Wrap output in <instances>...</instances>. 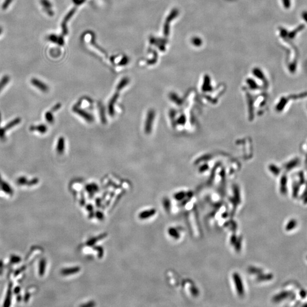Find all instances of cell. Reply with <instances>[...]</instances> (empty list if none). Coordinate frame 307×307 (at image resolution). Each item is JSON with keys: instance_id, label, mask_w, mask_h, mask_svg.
<instances>
[{"instance_id": "e0dca14e", "label": "cell", "mask_w": 307, "mask_h": 307, "mask_svg": "<svg viewBox=\"0 0 307 307\" xmlns=\"http://www.w3.org/2000/svg\"><path fill=\"white\" fill-rule=\"evenodd\" d=\"M46 116H45V117L46 118V119H47V121H48V123H51L53 122V120H54V118H53L52 115L51 113H46Z\"/></svg>"}, {"instance_id": "277c9868", "label": "cell", "mask_w": 307, "mask_h": 307, "mask_svg": "<svg viewBox=\"0 0 307 307\" xmlns=\"http://www.w3.org/2000/svg\"><path fill=\"white\" fill-rule=\"evenodd\" d=\"M41 3L46 12L49 16H52L54 15V12L51 10L52 5L48 0H41Z\"/></svg>"}, {"instance_id": "6da1fadb", "label": "cell", "mask_w": 307, "mask_h": 307, "mask_svg": "<svg viewBox=\"0 0 307 307\" xmlns=\"http://www.w3.org/2000/svg\"><path fill=\"white\" fill-rule=\"evenodd\" d=\"M179 12L176 9H174L171 11L169 15L168 16V17L166 19V21L164 23V34L165 36H168L169 35V23L171 21L174 20L175 18L177 17V15H178Z\"/></svg>"}, {"instance_id": "ba28073f", "label": "cell", "mask_w": 307, "mask_h": 307, "mask_svg": "<svg viewBox=\"0 0 307 307\" xmlns=\"http://www.w3.org/2000/svg\"><path fill=\"white\" fill-rule=\"evenodd\" d=\"M65 148V142L63 138H60L57 144V151L59 154H62Z\"/></svg>"}, {"instance_id": "8992f818", "label": "cell", "mask_w": 307, "mask_h": 307, "mask_svg": "<svg viewBox=\"0 0 307 307\" xmlns=\"http://www.w3.org/2000/svg\"><path fill=\"white\" fill-rule=\"evenodd\" d=\"M75 10H76V9H74L72 10H71L69 13L66 16V17L64 18V20L62 23V28H63V33L64 34V35H66L68 33V30H67V27H66V23L68 20H69L71 17L72 16V15L75 13Z\"/></svg>"}, {"instance_id": "3957f363", "label": "cell", "mask_w": 307, "mask_h": 307, "mask_svg": "<svg viewBox=\"0 0 307 307\" xmlns=\"http://www.w3.org/2000/svg\"><path fill=\"white\" fill-rule=\"evenodd\" d=\"M154 118V113L152 111H150L147 114L146 121L145 123V132L146 131L147 133H149L151 131L152 120Z\"/></svg>"}, {"instance_id": "9a60e30c", "label": "cell", "mask_w": 307, "mask_h": 307, "mask_svg": "<svg viewBox=\"0 0 307 307\" xmlns=\"http://www.w3.org/2000/svg\"><path fill=\"white\" fill-rule=\"evenodd\" d=\"M13 1V0H5L2 5V8L3 10H6L8 6L12 3V2Z\"/></svg>"}, {"instance_id": "30bf717a", "label": "cell", "mask_w": 307, "mask_h": 307, "mask_svg": "<svg viewBox=\"0 0 307 307\" xmlns=\"http://www.w3.org/2000/svg\"><path fill=\"white\" fill-rule=\"evenodd\" d=\"M192 44H193L194 46H197V47H199V46H201L203 42H202V40L201 39V38L196 37H193V38H192Z\"/></svg>"}, {"instance_id": "7c38bea8", "label": "cell", "mask_w": 307, "mask_h": 307, "mask_svg": "<svg viewBox=\"0 0 307 307\" xmlns=\"http://www.w3.org/2000/svg\"><path fill=\"white\" fill-rule=\"evenodd\" d=\"M296 226V221L295 220H291L287 225L286 229L287 230H291L293 229Z\"/></svg>"}, {"instance_id": "ac0fdd59", "label": "cell", "mask_w": 307, "mask_h": 307, "mask_svg": "<svg viewBox=\"0 0 307 307\" xmlns=\"http://www.w3.org/2000/svg\"><path fill=\"white\" fill-rule=\"evenodd\" d=\"M120 61H121V62H120V64H121V65H125V64H126L128 63V61H129V59H128V58H127L126 56H125L124 58H123V59H122V60Z\"/></svg>"}, {"instance_id": "52a82bcc", "label": "cell", "mask_w": 307, "mask_h": 307, "mask_svg": "<svg viewBox=\"0 0 307 307\" xmlns=\"http://www.w3.org/2000/svg\"><path fill=\"white\" fill-rule=\"evenodd\" d=\"M155 213V210L154 209L148 210L146 211H144L142 213H141L140 214V217L142 219H148L150 217H151Z\"/></svg>"}, {"instance_id": "7a4b0ae2", "label": "cell", "mask_w": 307, "mask_h": 307, "mask_svg": "<svg viewBox=\"0 0 307 307\" xmlns=\"http://www.w3.org/2000/svg\"><path fill=\"white\" fill-rule=\"evenodd\" d=\"M233 279H234V282L235 284L236 287L237 288V292L240 295H243L244 293V288L243 286L242 279H241L240 275L235 273L233 275Z\"/></svg>"}, {"instance_id": "5bb4252c", "label": "cell", "mask_w": 307, "mask_h": 307, "mask_svg": "<svg viewBox=\"0 0 307 307\" xmlns=\"http://www.w3.org/2000/svg\"><path fill=\"white\" fill-rule=\"evenodd\" d=\"M128 82H129V79L127 78H123V79H122V80L120 82V84H118V85L117 86V89L119 88V89H121V88H122L123 87H124L125 85H127Z\"/></svg>"}, {"instance_id": "4fadbf2b", "label": "cell", "mask_w": 307, "mask_h": 307, "mask_svg": "<svg viewBox=\"0 0 307 307\" xmlns=\"http://www.w3.org/2000/svg\"><path fill=\"white\" fill-rule=\"evenodd\" d=\"M289 295V293L288 292H285L283 293H282V294H279L278 295H277L275 297V300H276V301H279V300H283L284 299H285V297H287Z\"/></svg>"}, {"instance_id": "d6986e66", "label": "cell", "mask_w": 307, "mask_h": 307, "mask_svg": "<svg viewBox=\"0 0 307 307\" xmlns=\"http://www.w3.org/2000/svg\"><path fill=\"white\" fill-rule=\"evenodd\" d=\"M2 28L0 27V35H1V33H2Z\"/></svg>"}, {"instance_id": "8fae6325", "label": "cell", "mask_w": 307, "mask_h": 307, "mask_svg": "<svg viewBox=\"0 0 307 307\" xmlns=\"http://www.w3.org/2000/svg\"><path fill=\"white\" fill-rule=\"evenodd\" d=\"M60 38H61V37H57L55 35H50L48 37V39L49 41H51V42H54V43H58V44H59Z\"/></svg>"}, {"instance_id": "2e32d148", "label": "cell", "mask_w": 307, "mask_h": 307, "mask_svg": "<svg viewBox=\"0 0 307 307\" xmlns=\"http://www.w3.org/2000/svg\"><path fill=\"white\" fill-rule=\"evenodd\" d=\"M35 129H37V130H36L39 131L40 133H45V132L46 131V130H47L46 126H44L43 125H42L41 126H38V127H36Z\"/></svg>"}, {"instance_id": "9c48e42d", "label": "cell", "mask_w": 307, "mask_h": 307, "mask_svg": "<svg viewBox=\"0 0 307 307\" xmlns=\"http://www.w3.org/2000/svg\"><path fill=\"white\" fill-rule=\"evenodd\" d=\"M79 114H80V116H82V117L83 118H84L85 119L87 120L89 122H92V120H93V118L92 117V116H91L89 114H88L87 113H85L84 112V111L83 110H77V112H76Z\"/></svg>"}, {"instance_id": "5b68a950", "label": "cell", "mask_w": 307, "mask_h": 307, "mask_svg": "<svg viewBox=\"0 0 307 307\" xmlns=\"http://www.w3.org/2000/svg\"><path fill=\"white\" fill-rule=\"evenodd\" d=\"M31 83L33 84V85H34L35 86L37 87L38 88H39V89H40V90L43 91V92H46L48 90V86L44 83L39 81L37 79H35V78L32 79L31 80Z\"/></svg>"}]
</instances>
